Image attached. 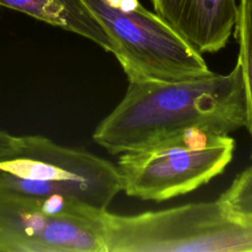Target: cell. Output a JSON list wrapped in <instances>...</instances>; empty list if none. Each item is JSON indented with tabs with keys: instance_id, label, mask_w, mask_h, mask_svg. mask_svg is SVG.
<instances>
[{
	"instance_id": "8",
	"label": "cell",
	"mask_w": 252,
	"mask_h": 252,
	"mask_svg": "<svg viewBox=\"0 0 252 252\" xmlns=\"http://www.w3.org/2000/svg\"><path fill=\"white\" fill-rule=\"evenodd\" d=\"M0 6L86 37L107 52L116 46L85 0H0Z\"/></svg>"
},
{
	"instance_id": "11",
	"label": "cell",
	"mask_w": 252,
	"mask_h": 252,
	"mask_svg": "<svg viewBox=\"0 0 252 252\" xmlns=\"http://www.w3.org/2000/svg\"><path fill=\"white\" fill-rule=\"evenodd\" d=\"M17 136L0 129V159L10 157L16 147Z\"/></svg>"
},
{
	"instance_id": "5",
	"label": "cell",
	"mask_w": 252,
	"mask_h": 252,
	"mask_svg": "<svg viewBox=\"0 0 252 252\" xmlns=\"http://www.w3.org/2000/svg\"><path fill=\"white\" fill-rule=\"evenodd\" d=\"M105 211L0 186V252H106Z\"/></svg>"
},
{
	"instance_id": "10",
	"label": "cell",
	"mask_w": 252,
	"mask_h": 252,
	"mask_svg": "<svg viewBox=\"0 0 252 252\" xmlns=\"http://www.w3.org/2000/svg\"><path fill=\"white\" fill-rule=\"evenodd\" d=\"M218 200L237 213L252 217V163L234 177Z\"/></svg>"
},
{
	"instance_id": "7",
	"label": "cell",
	"mask_w": 252,
	"mask_h": 252,
	"mask_svg": "<svg viewBox=\"0 0 252 252\" xmlns=\"http://www.w3.org/2000/svg\"><path fill=\"white\" fill-rule=\"evenodd\" d=\"M155 12L198 52L222 49L234 28L235 0H151Z\"/></svg>"
},
{
	"instance_id": "3",
	"label": "cell",
	"mask_w": 252,
	"mask_h": 252,
	"mask_svg": "<svg viewBox=\"0 0 252 252\" xmlns=\"http://www.w3.org/2000/svg\"><path fill=\"white\" fill-rule=\"evenodd\" d=\"M115 43L129 83L180 82L213 74L202 54L139 0H85Z\"/></svg>"
},
{
	"instance_id": "1",
	"label": "cell",
	"mask_w": 252,
	"mask_h": 252,
	"mask_svg": "<svg viewBox=\"0 0 252 252\" xmlns=\"http://www.w3.org/2000/svg\"><path fill=\"white\" fill-rule=\"evenodd\" d=\"M246 124L239 65L225 74L180 82L129 83L127 91L96 126L93 139L120 155L199 130L228 135Z\"/></svg>"
},
{
	"instance_id": "4",
	"label": "cell",
	"mask_w": 252,
	"mask_h": 252,
	"mask_svg": "<svg viewBox=\"0 0 252 252\" xmlns=\"http://www.w3.org/2000/svg\"><path fill=\"white\" fill-rule=\"evenodd\" d=\"M228 135L188 131L120 154L122 190L130 197L161 202L192 192L220 175L232 160Z\"/></svg>"
},
{
	"instance_id": "9",
	"label": "cell",
	"mask_w": 252,
	"mask_h": 252,
	"mask_svg": "<svg viewBox=\"0 0 252 252\" xmlns=\"http://www.w3.org/2000/svg\"><path fill=\"white\" fill-rule=\"evenodd\" d=\"M233 30L238 44L236 63L240 67L245 94V128L252 137V0H240L237 4Z\"/></svg>"
},
{
	"instance_id": "2",
	"label": "cell",
	"mask_w": 252,
	"mask_h": 252,
	"mask_svg": "<svg viewBox=\"0 0 252 252\" xmlns=\"http://www.w3.org/2000/svg\"><path fill=\"white\" fill-rule=\"evenodd\" d=\"M103 218L106 252H252V217L219 200Z\"/></svg>"
},
{
	"instance_id": "6",
	"label": "cell",
	"mask_w": 252,
	"mask_h": 252,
	"mask_svg": "<svg viewBox=\"0 0 252 252\" xmlns=\"http://www.w3.org/2000/svg\"><path fill=\"white\" fill-rule=\"evenodd\" d=\"M0 170L19 178L49 182L68 197L107 210L122 190L116 165L88 151L59 145L40 135L18 136Z\"/></svg>"
}]
</instances>
